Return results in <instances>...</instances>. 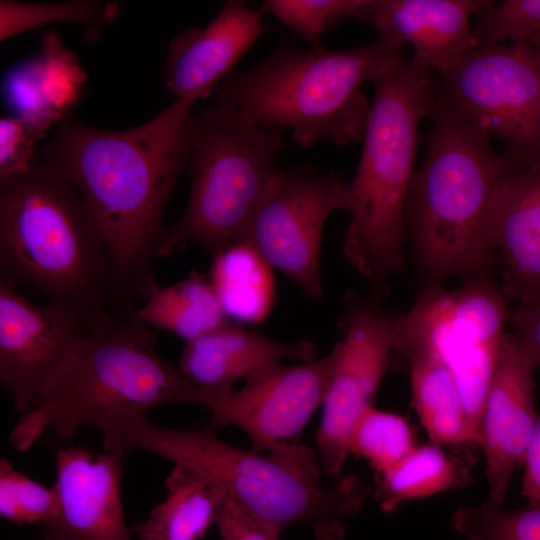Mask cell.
I'll return each mask as SVG.
<instances>
[{"instance_id":"cell-1","label":"cell","mask_w":540,"mask_h":540,"mask_svg":"<svg viewBox=\"0 0 540 540\" xmlns=\"http://www.w3.org/2000/svg\"><path fill=\"white\" fill-rule=\"evenodd\" d=\"M195 102L175 98L151 120L121 131L68 117L38 150L78 190L102 230L111 310L133 312L156 281L153 261L166 232L168 199L189 161Z\"/></svg>"},{"instance_id":"cell-2","label":"cell","mask_w":540,"mask_h":540,"mask_svg":"<svg viewBox=\"0 0 540 540\" xmlns=\"http://www.w3.org/2000/svg\"><path fill=\"white\" fill-rule=\"evenodd\" d=\"M133 312L95 317L66 367L13 427L9 440L17 450H28L48 429L69 440L86 425L101 432L108 449L131 418L169 403L206 404L209 391L157 353L156 336Z\"/></svg>"},{"instance_id":"cell-3","label":"cell","mask_w":540,"mask_h":540,"mask_svg":"<svg viewBox=\"0 0 540 540\" xmlns=\"http://www.w3.org/2000/svg\"><path fill=\"white\" fill-rule=\"evenodd\" d=\"M519 168L525 167L494 150L485 131L434 122L405 206L406 236L426 286L493 280L499 261L490 237L492 204L501 179Z\"/></svg>"},{"instance_id":"cell-4","label":"cell","mask_w":540,"mask_h":540,"mask_svg":"<svg viewBox=\"0 0 540 540\" xmlns=\"http://www.w3.org/2000/svg\"><path fill=\"white\" fill-rule=\"evenodd\" d=\"M0 282L26 285L90 319L110 310L102 230L78 190L37 159L0 179Z\"/></svg>"},{"instance_id":"cell-5","label":"cell","mask_w":540,"mask_h":540,"mask_svg":"<svg viewBox=\"0 0 540 540\" xmlns=\"http://www.w3.org/2000/svg\"><path fill=\"white\" fill-rule=\"evenodd\" d=\"M113 447L125 453L150 452L201 474L280 536L285 529L303 524L316 540H341L346 520L373 493L355 473L342 476L329 488L320 487L316 456L291 459L243 450L208 428L160 427L146 416L128 420Z\"/></svg>"},{"instance_id":"cell-6","label":"cell","mask_w":540,"mask_h":540,"mask_svg":"<svg viewBox=\"0 0 540 540\" xmlns=\"http://www.w3.org/2000/svg\"><path fill=\"white\" fill-rule=\"evenodd\" d=\"M405 46L382 38L349 49L303 48L289 40L249 69L231 74L213 91L215 103L237 107L257 124L290 128L303 148L330 140H363L371 104L362 92L405 61Z\"/></svg>"},{"instance_id":"cell-7","label":"cell","mask_w":540,"mask_h":540,"mask_svg":"<svg viewBox=\"0 0 540 540\" xmlns=\"http://www.w3.org/2000/svg\"><path fill=\"white\" fill-rule=\"evenodd\" d=\"M433 76L434 69L413 54L373 83L361 157L345 186L342 210L350 221L344 255L379 294L405 260L406 199L419 125L431 110Z\"/></svg>"},{"instance_id":"cell-8","label":"cell","mask_w":540,"mask_h":540,"mask_svg":"<svg viewBox=\"0 0 540 540\" xmlns=\"http://www.w3.org/2000/svg\"><path fill=\"white\" fill-rule=\"evenodd\" d=\"M284 140L237 107L215 103L193 115L190 192L180 220L167 228L158 257L196 242L213 256L239 241L281 169Z\"/></svg>"},{"instance_id":"cell-9","label":"cell","mask_w":540,"mask_h":540,"mask_svg":"<svg viewBox=\"0 0 540 540\" xmlns=\"http://www.w3.org/2000/svg\"><path fill=\"white\" fill-rule=\"evenodd\" d=\"M500 139L507 158L540 167V59L527 42L477 47L435 72L429 117Z\"/></svg>"},{"instance_id":"cell-10","label":"cell","mask_w":540,"mask_h":540,"mask_svg":"<svg viewBox=\"0 0 540 540\" xmlns=\"http://www.w3.org/2000/svg\"><path fill=\"white\" fill-rule=\"evenodd\" d=\"M397 316L375 298L348 294L338 323L340 340L332 352L331 375L322 404L316 444L325 472L340 479L348 440L371 406L396 348Z\"/></svg>"},{"instance_id":"cell-11","label":"cell","mask_w":540,"mask_h":540,"mask_svg":"<svg viewBox=\"0 0 540 540\" xmlns=\"http://www.w3.org/2000/svg\"><path fill=\"white\" fill-rule=\"evenodd\" d=\"M345 186L339 174L308 164L281 169L240 240L307 297L319 299L322 232L329 215L342 210Z\"/></svg>"},{"instance_id":"cell-12","label":"cell","mask_w":540,"mask_h":540,"mask_svg":"<svg viewBox=\"0 0 540 540\" xmlns=\"http://www.w3.org/2000/svg\"><path fill=\"white\" fill-rule=\"evenodd\" d=\"M332 369L327 355L293 365H279L245 382L234 391L210 393L212 431L237 426L250 439L252 450L291 459L315 457L293 440L322 407Z\"/></svg>"},{"instance_id":"cell-13","label":"cell","mask_w":540,"mask_h":540,"mask_svg":"<svg viewBox=\"0 0 540 540\" xmlns=\"http://www.w3.org/2000/svg\"><path fill=\"white\" fill-rule=\"evenodd\" d=\"M94 319L58 303L35 304L0 282V382L20 416L66 367Z\"/></svg>"},{"instance_id":"cell-14","label":"cell","mask_w":540,"mask_h":540,"mask_svg":"<svg viewBox=\"0 0 540 540\" xmlns=\"http://www.w3.org/2000/svg\"><path fill=\"white\" fill-rule=\"evenodd\" d=\"M124 452L79 446L55 456L58 512L44 540H131L121 499Z\"/></svg>"},{"instance_id":"cell-15","label":"cell","mask_w":540,"mask_h":540,"mask_svg":"<svg viewBox=\"0 0 540 540\" xmlns=\"http://www.w3.org/2000/svg\"><path fill=\"white\" fill-rule=\"evenodd\" d=\"M536 365L512 333L502 340L479 426L489 497L504 502L510 479L523 463L538 419L533 374Z\"/></svg>"},{"instance_id":"cell-16","label":"cell","mask_w":540,"mask_h":540,"mask_svg":"<svg viewBox=\"0 0 540 540\" xmlns=\"http://www.w3.org/2000/svg\"><path fill=\"white\" fill-rule=\"evenodd\" d=\"M267 29L259 9L244 0L226 1L206 26L188 28L169 43L164 71L167 91L175 98H206Z\"/></svg>"},{"instance_id":"cell-17","label":"cell","mask_w":540,"mask_h":540,"mask_svg":"<svg viewBox=\"0 0 540 540\" xmlns=\"http://www.w3.org/2000/svg\"><path fill=\"white\" fill-rule=\"evenodd\" d=\"M492 1L369 0L359 19L375 27L378 37L412 45L413 54L435 72L455 65L476 48L470 17Z\"/></svg>"},{"instance_id":"cell-18","label":"cell","mask_w":540,"mask_h":540,"mask_svg":"<svg viewBox=\"0 0 540 540\" xmlns=\"http://www.w3.org/2000/svg\"><path fill=\"white\" fill-rule=\"evenodd\" d=\"M490 237L506 301L515 305L540 296V167L519 168L501 179L492 204Z\"/></svg>"},{"instance_id":"cell-19","label":"cell","mask_w":540,"mask_h":540,"mask_svg":"<svg viewBox=\"0 0 540 540\" xmlns=\"http://www.w3.org/2000/svg\"><path fill=\"white\" fill-rule=\"evenodd\" d=\"M316 355L312 342H280L229 322L186 342L177 367L196 386L223 393L236 381L255 378L284 359L307 362Z\"/></svg>"},{"instance_id":"cell-20","label":"cell","mask_w":540,"mask_h":540,"mask_svg":"<svg viewBox=\"0 0 540 540\" xmlns=\"http://www.w3.org/2000/svg\"><path fill=\"white\" fill-rule=\"evenodd\" d=\"M86 73L55 32H47L37 55L13 66L4 78L14 115L49 127L70 117L83 93Z\"/></svg>"},{"instance_id":"cell-21","label":"cell","mask_w":540,"mask_h":540,"mask_svg":"<svg viewBox=\"0 0 540 540\" xmlns=\"http://www.w3.org/2000/svg\"><path fill=\"white\" fill-rule=\"evenodd\" d=\"M165 499L133 527L142 540H201L227 497L216 483L180 464L165 479Z\"/></svg>"},{"instance_id":"cell-22","label":"cell","mask_w":540,"mask_h":540,"mask_svg":"<svg viewBox=\"0 0 540 540\" xmlns=\"http://www.w3.org/2000/svg\"><path fill=\"white\" fill-rule=\"evenodd\" d=\"M408 361L412 402L431 442L478 445L479 433L466 412L455 376L435 354L414 351Z\"/></svg>"},{"instance_id":"cell-23","label":"cell","mask_w":540,"mask_h":540,"mask_svg":"<svg viewBox=\"0 0 540 540\" xmlns=\"http://www.w3.org/2000/svg\"><path fill=\"white\" fill-rule=\"evenodd\" d=\"M133 313L147 326L168 331L186 342L230 322L209 280L197 270L168 286L155 281Z\"/></svg>"},{"instance_id":"cell-24","label":"cell","mask_w":540,"mask_h":540,"mask_svg":"<svg viewBox=\"0 0 540 540\" xmlns=\"http://www.w3.org/2000/svg\"><path fill=\"white\" fill-rule=\"evenodd\" d=\"M212 257L209 282L229 319L257 324L272 308V267L249 243L236 241Z\"/></svg>"},{"instance_id":"cell-25","label":"cell","mask_w":540,"mask_h":540,"mask_svg":"<svg viewBox=\"0 0 540 540\" xmlns=\"http://www.w3.org/2000/svg\"><path fill=\"white\" fill-rule=\"evenodd\" d=\"M376 477L375 498L384 513H392L406 502L463 487L470 480V468L462 458L430 442L416 446Z\"/></svg>"},{"instance_id":"cell-26","label":"cell","mask_w":540,"mask_h":540,"mask_svg":"<svg viewBox=\"0 0 540 540\" xmlns=\"http://www.w3.org/2000/svg\"><path fill=\"white\" fill-rule=\"evenodd\" d=\"M117 1L72 0L58 3L0 1L1 41L17 34L53 23L83 26L91 39L113 22L119 13Z\"/></svg>"},{"instance_id":"cell-27","label":"cell","mask_w":540,"mask_h":540,"mask_svg":"<svg viewBox=\"0 0 540 540\" xmlns=\"http://www.w3.org/2000/svg\"><path fill=\"white\" fill-rule=\"evenodd\" d=\"M416 446L405 417L371 406L351 430L348 453L366 459L380 474L394 467Z\"/></svg>"},{"instance_id":"cell-28","label":"cell","mask_w":540,"mask_h":540,"mask_svg":"<svg viewBox=\"0 0 540 540\" xmlns=\"http://www.w3.org/2000/svg\"><path fill=\"white\" fill-rule=\"evenodd\" d=\"M450 524L467 540H540V504L506 510L488 498L478 506L458 508Z\"/></svg>"},{"instance_id":"cell-29","label":"cell","mask_w":540,"mask_h":540,"mask_svg":"<svg viewBox=\"0 0 540 540\" xmlns=\"http://www.w3.org/2000/svg\"><path fill=\"white\" fill-rule=\"evenodd\" d=\"M369 0H266L259 11L277 18L312 49L325 48L322 37L341 21L359 18Z\"/></svg>"},{"instance_id":"cell-30","label":"cell","mask_w":540,"mask_h":540,"mask_svg":"<svg viewBox=\"0 0 540 540\" xmlns=\"http://www.w3.org/2000/svg\"><path fill=\"white\" fill-rule=\"evenodd\" d=\"M55 488L41 485L0 460V515L17 524L48 525L58 512Z\"/></svg>"},{"instance_id":"cell-31","label":"cell","mask_w":540,"mask_h":540,"mask_svg":"<svg viewBox=\"0 0 540 540\" xmlns=\"http://www.w3.org/2000/svg\"><path fill=\"white\" fill-rule=\"evenodd\" d=\"M540 32V0H504L492 3L479 13L472 26L477 47L527 42Z\"/></svg>"},{"instance_id":"cell-32","label":"cell","mask_w":540,"mask_h":540,"mask_svg":"<svg viewBox=\"0 0 540 540\" xmlns=\"http://www.w3.org/2000/svg\"><path fill=\"white\" fill-rule=\"evenodd\" d=\"M49 126L16 115L0 119V179L25 173L37 159V143Z\"/></svg>"},{"instance_id":"cell-33","label":"cell","mask_w":540,"mask_h":540,"mask_svg":"<svg viewBox=\"0 0 540 540\" xmlns=\"http://www.w3.org/2000/svg\"><path fill=\"white\" fill-rule=\"evenodd\" d=\"M215 525L221 540H281L280 535L228 496Z\"/></svg>"},{"instance_id":"cell-34","label":"cell","mask_w":540,"mask_h":540,"mask_svg":"<svg viewBox=\"0 0 540 540\" xmlns=\"http://www.w3.org/2000/svg\"><path fill=\"white\" fill-rule=\"evenodd\" d=\"M508 320L516 340L540 367V296L515 304Z\"/></svg>"},{"instance_id":"cell-35","label":"cell","mask_w":540,"mask_h":540,"mask_svg":"<svg viewBox=\"0 0 540 540\" xmlns=\"http://www.w3.org/2000/svg\"><path fill=\"white\" fill-rule=\"evenodd\" d=\"M522 466V495L528 503L540 504V416L530 436Z\"/></svg>"},{"instance_id":"cell-36","label":"cell","mask_w":540,"mask_h":540,"mask_svg":"<svg viewBox=\"0 0 540 540\" xmlns=\"http://www.w3.org/2000/svg\"><path fill=\"white\" fill-rule=\"evenodd\" d=\"M527 43H529L534 48L540 50V32L536 33L534 36H532Z\"/></svg>"},{"instance_id":"cell-37","label":"cell","mask_w":540,"mask_h":540,"mask_svg":"<svg viewBox=\"0 0 540 540\" xmlns=\"http://www.w3.org/2000/svg\"><path fill=\"white\" fill-rule=\"evenodd\" d=\"M536 49V48H535ZM538 51L539 59H540V50L536 49Z\"/></svg>"}]
</instances>
